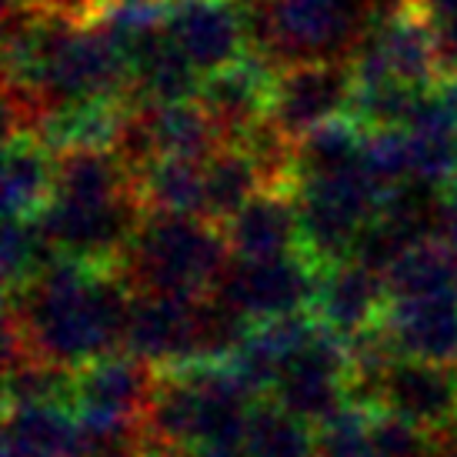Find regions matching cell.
I'll return each instance as SVG.
<instances>
[{
  "instance_id": "obj_16",
  "label": "cell",
  "mask_w": 457,
  "mask_h": 457,
  "mask_svg": "<svg viewBox=\"0 0 457 457\" xmlns=\"http://www.w3.org/2000/svg\"><path fill=\"white\" fill-rule=\"evenodd\" d=\"M220 228L234 257H280L301 251V217L287 187L261 191Z\"/></svg>"
},
{
  "instance_id": "obj_23",
  "label": "cell",
  "mask_w": 457,
  "mask_h": 457,
  "mask_svg": "<svg viewBox=\"0 0 457 457\" xmlns=\"http://www.w3.org/2000/svg\"><path fill=\"white\" fill-rule=\"evenodd\" d=\"M387 291L391 297H424V294L457 291V251L441 237L420 241L407 247L387 270Z\"/></svg>"
},
{
  "instance_id": "obj_30",
  "label": "cell",
  "mask_w": 457,
  "mask_h": 457,
  "mask_svg": "<svg viewBox=\"0 0 457 457\" xmlns=\"http://www.w3.org/2000/svg\"><path fill=\"white\" fill-rule=\"evenodd\" d=\"M437 237L457 251V184L451 191H445V201H441V234Z\"/></svg>"
},
{
  "instance_id": "obj_20",
  "label": "cell",
  "mask_w": 457,
  "mask_h": 457,
  "mask_svg": "<svg viewBox=\"0 0 457 457\" xmlns=\"http://www.w3.org/2000/svg\"><path fill=\"white\" fill-rule=\"evenodd\" d=\"M84 420L71 407H7L4 457H80Z\"/></svg>"
},
{
  "instance_id": "obj_13",
  "label": "cell",
  "mask_w": 457,
  "mask_h": 457,
  "mask_svg": "<svg viewBox=\"0 0 457 457\" xmlns=\"http://www.w3.org/2000/svg\"><path fill=\"white\" fill-rule=\"evenodd\" d=\"M278 67L261 54H244L241 61L204 77L197 101L211 111L224 144H237L270 117Z\"/></svg>"
},
{
  "instance_id": "obj_12",
  "label": "cell",
  "mask_w": 457,
  "mask_h": 457,
  "mask_svg": "<svg viewBox=\"0 0 457 457\" xmlns=\"http://www.w3.org/2000/svg\"><path fill=\"white\" fill-rule=\"evenodd\" d=\"M157 368L117 351L77 370L74 414L84 424H140Z\"/></svg>"
},
{
  "instance_id": "obj_15",
  "label": "cell",
  "mask_w": 457,
  "mask_h": 457,
  "mask_svg": "<svg viewBox=\"0 0 457 457\" xmlns=\"http://www.w3.org/2000/svg\"><path fill=\"white\" fill-rule=\"evenodd\" d=\"M387 301H391V291H387V280L381 270L347 257V261L320 267L311 314L328 330L351 341L357 334L378 328Z\"/></svg>"
},
{
  "instance_id": "obj_32",
  "label": "cell",
  "mask_w": 457,
  "mask_h": 457,
  "mask_svg": "<svg viewBox=\"0 0 457 457\" xmlns=\"http://www.w3.org/2000/svg\"><path fill=\"white\" fill-rule=\"evenodd\" d=\"M144 457H204V454L194 451V447H154Z\"/></svg>"
},
{
  "instance_id": "obj_19",
  "label": "cell",
  "mask_w": 457,
  "mask_h": 457,
  "mask_svg": "<svg viewBox=\"0 0 457 457\" xmlns=\"http://www.w3.org/2000/svg\"><path fill=\"white\" fill-rule=\"evenodd\" d=\"M57 154L37 134H7L4 151V217H34L54 201Z\"/></svg>"
},
{
  "instance_id": "obj_10",
  "label": "cell",
  "mask_w": 457,
  "mask_h": 457,
  "mask_svg": "<svg viewBox=\"0 0 457 457\" xmlns=\"http://www.w3.org/2000/svg\"><path fill=\"white\" fill-rule=\"evenodd\" d=\"M354 71L347 61H304L278 67L270 120L280 134L301 140L307 130L328 124L351 111Z\"/></svg>"
},
{
  "instance_id": "obj_27",
  "label": "cell",
  "mask_w": 457,
  "mask_h": 457,
  "mask_svg": "<svg viewBox=\"0 0 457 457\" xmlns=\"http://www.w3.org/2000/svg\"><path fill=\"white\" fill-rule=\"evenodd\" d=\"M370 457H437V434L384 411L370 414Z\"/></svg>"
},
{
  "instance_id": "obj_9",
  "label": "cell",
  "mask_w": 457,
  "mask_h": 457,
  "mask_svg": "<svg viewBox=\"0 0 457 457\" xmlns=\"http://www.w3.org/2000/svg\"><path fill=\"white\" fill-rule=\"evenodd\" d=\"M320 264H314L304 251L280 257H234L230 254L224 274L214 284V297L234 307L244 320L291 318L314 307Z\"/></svg>"
},
{
  "instance_id": "obj_8",
  "label": "cell",
  "mask_w": 457,
  "mask_h": 457,
  "mask_svg": "<svg viewBox=\"0 0 457 457\" xmlns=\"http://www.w3.org/2000/svg\"><path fill=\"white\" fill-rule=\"evenodd\" d=\"M267 397L314 428L334 418L337 411L354 404L351 344L318 320V328L311 330L284 361Z\"/></svg>"
},
{
  "instance_id": "obj_25",
  "label": "cell",
  "mask_w": 457,
  "mask_h": 457,
  "mask_svg": "<svg viewBox=\"0 0 457 457\" xmlns=\"http://www.w3.org/2000/svg\"><path fill=\"white\" fill-rule=\"evenodd\" d=\"M77 370L27 354L7 368V407H71Z\"/></svg>"
},
{
  "instance_id": "obj_31",
  "label": "cell",
  "mask_w": 457,
  "mask_h": 457,
  "mask_svg": "<svg viewBox=\"0 0 457 457\" xmlns=\"http://www.w3.org/2000/svg\"><path fill=\"white\" fill-rule=\"evenodd\" d=\"M437 97L447 104V111L457 117V71H451V74L441 77V84H437Z\"/></svg>"
},
{
  "instance_id": "obj_2",
  "label": "cell",
  "mask_w": 457,
  "mask_h": 457,
  "mask_svg": "<svg viewBox=\"0 0 457 457\" xmlns=\"http://www.w3.org/2000/svg\"><path fill=\"white\" fill-rule=\"evenodd\" d=\"M230 261L224 228L197 214H144L117 274L134 294H201L214 291Z\"/></svg>"
},
{
  "instance_id": "obj_17",
  "label": "cell",
  "mask_w": 457,
  "mask_h": 457,
  "mask_svg": "<svg viewBox=\"0 0 457 457\" xmlns=\"http://www.w3.org/2000/svg\"><path fill=\"white\" fill-rule=\"evenodd\" d=\"M128 97H94V101L57 104L40 117L37 134L54 154L71 151H117L130 124Z\"/></svg>"
},
{
  "instance_id": "obj_26",
  "label": "cell",
  "mask_w": 457,
  "mask_h": 457,
  "mask_svg": "<svg viewBox=\"0 0 457 457\" xmlns=\"http://www.w3.org/2000/svg\"><path fill=\"white\" fill-rule=\"evenodd\" d=\"M54 257H57V251L40 234L37 220L7 217V228H4V291H21L27 280L37 278L40 270L51 264Z\"/></svg>"
},
{
  "instance_id": "obj_22",
  "label": "cell",
  "mask_w": 457,
  "mask_h": 457,
  "mask_svg": "<svg viewBox=\"0 0 457 457\" xmlns=\"http://www.w3.org/2000/svg\"><path fill=\"white\" fill-rule=\"evenodd\" d=\"M204 187H207L204 217L214 220V224H224L251 197L267 191V180L261 164L254 161V154L247 151V147H241V144H224L204 164Z\"/></svg>"
},
{
  "instance_id": "obj_21",
  "label": "cell",
  "mask_w": 457,
  "mask_h": 457,
  "mask_svg": "<svg viewBox=\"0 0 457 457\" xmlns=\"http://www.w3.org/2000/svg\"><path fill=\"white\" fill-rule=\"evenodd\" d=\"M204 164L191 157H154L137 170V194L147 214H197L204 217L207 187Z\"/></svg>"
},
{
  "instance_id": "obj_28",
  "label": "cell",
  "mask_w": 457,
  "mask_h": 457,
  "mask_svg": "<svg viewBox=\"0 0 457 457\" xmlns=\"http://www.w3.org/2000/svg\"><path fill=\"white\" fill-rule=\"evenodd\" d=\"M370 407L347 404L318 424V457H370Z\"/></svg>"
},
{
  "instance_id": "obj_24",
  "label": "cell",
  "mask_w": 457,
  "mask_h": 457,
  "mask_svg": "<svg viewBox=\"0 0 457 457\" xmlns=\"http://www.w3.org/2000/svg\"><path fill=\"white\" fill-rule=\"evenodd\" d=\"M244 457H318V428L267 397L254 407Z\"/></svg>"
},
{
  "instance_id": "obj_18",
  "label": "cell",
  "mask_w": 457,
  "mask_h": 457,
  "mask_svg": "<svg viewBox=\"0 0 457 457\" xmlns=\"http://www.w3.org/2000/svg\"><path fill=\"white\" fill-rule=\"evenodd\" d=\"M407 140V174L434 191H451L457 184V117L428 90L418 101L411 120L404 124Z\"/></svg>"
},
{
  "instance_id": "obj_11",
  "label": "cell",
  "mask_w": 457,
  "mask_h": 457,
  "mask_svg": "<svg viewBox=\"0 0 457 457\" xmlns=\"http://www.w3.org/2000/svg\"><path fill=\"white\" fill-rule=\"evenodd\" d=\"M167 34L204 77L251 54L244 0H174Z\"/></svg>"
},
{
  "instance_id": "obj_5",
  "label": "cell",
  "mask_w": 457,
  "mask_h": 457,
  "mask_svg": "<svg viewBox=\"0 0 457 457\" xmlns=\"http://www.w3.org/2000/svg\"><path fill=\"white\" fill-rule=\"evenodd\" d=\"M354 84L401 80L407 87L434 90L445 77L441 47L418 0H387L368 34L351 54Z\"/></svg>"
},
{
  "instance_id": "obj_14",
  "label": "cell",
  "mask_w": 457,
  "mask_h": 457,
  "mask_svg": "<svg viewBox=\"0 0 457 457\" xmlns=\"http://www.w3.org/2000/svg\"><path fill=\"white\" fill-rule=\"evenodd\" d=\"M378 330L394 354L457 368V291L391 297Z\"/></svg>"
},
{
  "instance_id": "obj_3",
  "label": "cell",
  "mask_w": 457,
  "mask_h": 457,
  "mask_svg": "<svg viewBox=\"0 0 457 457\" xmlns=\"http://www.w3.org/2000/svg\"><path fill=\"white\" fill-rule=\"evenodd\" d=\"M387 0H244L251 54L274 67L347 61Z\"/></svg>"
},
{
  "instance_id": "obj_7",
  "label": "cell",
  "mask_w": 457,
  "mask_h": 457,
  "mask_svg": "<svg viewBox=\"0 0 457 457\" xmlns=\"http://www.w3.org/2000/svg\"><path fill=\"white\" fill-rule=\"evenodd\" d=\"M354 404L441 434L457 420V368L391 354L354 378Z\"/></svg>"
},
{
  "instance_id": "obj_6",
  "label": "cell",
  "mask_w": 457,
  "mask_h": 457,
  "mask_svg": "<svg viewBox=\"0 0 457 457\" xmlns=\"http://www.w3.org/2000/svg\"><path fill=\"white\" fill-rule=\"evenodd\" d=\"M144 214L147 211H144L137 191L111 194V197L54 194V201L34 220L61 257H74L84 264L117 267Z\"/></svg>"
},
{
  "instance_id": "obj_4",
  "label": "cell",
  "mask_w": 457,
  "mask_h": 457,
  "mask_svg": "<svg viewBox=\"0 0 457 457\" xmlns=\"http://www.w3.org/2000/svg\"><path fill=\"white\" fill-rule=\"evenodd\" d=\"M291 191L301 217V251L314 264L328 267L354 254L357 237L378 217L391 187L374 178L368 161H357L351 167L297 178Z\"/></svg>"
},
{
  "instance_id": "obj_29",
  "label": "cell",
  "mask_w": 457,
  "mask_h": 457,
  "mask_svg": "<svg viewBox=\"0 0 457 457\" xmlns=\"http://www.w3.org/2000/svg\"><path fill=\"white\" fill-rule=\"evenodd\" d=\"M418 4L437 37L445 74H451L457 71V0H418Z\"/></svg>"
},
{
  "instance_id": "obj_1",
  "label": "cell",
  "mask_w": 457,
  "mask_h": 457,
  "mask_svg": "<svg viewBox=\"0 0 457 457\" xmlns=\"http://www.w3.org/2000/svg\"><path fill=\"white\" fill-rule=\"evenodd\" d=\"M130 291L117 267L54 257L21 291L7 294V318L21 328L30 354L80 370L124 351Z\"/></svg>"
}]
</instances>
